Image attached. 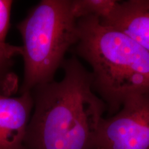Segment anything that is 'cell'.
I'll use <instances>...</instances> for the list:
<instances>
[{
	"mask_svg": "<svg viewBox=\"0 0 149 149\" xmlns=\"http://www.w3.org/2000/svg\"><path fill=\"white\" fill-rule=\"evenodd\" d=\"M64 75L31 91V115L23 149H93L107 110L92 87V76L76 57L61 65Z\"/></svg>",
	"mask_w": 149,
	"mask_h": 149,
	"instance_id": "cell-1",
	"label": "cell"
},
{
	"mask_svg": "<svg viewBox=\"0 0 149 149\" xmlns=\"http://www.w3.org/2000/svg\"><path fill=\"white\" fill-rule=\"evenodd\" d=\"M75 53L92 68V87L114 115L130 97L149 91V52L127 35L88 16L77 20Z\"/></svg>",
	"mask_w": 149,
	"mask_h": 149,
	"instance_id": "cell-2",
	"label": "cell"
},
{
	"mask_svg": "<svg viewBox=\"0 0 149 149\" xmlns=\"http://www.w3.org/2000/svg\"><path fill=\"white\" fill-rule=\"evenodd\" d=\"M72 0H42L16 28L23 45L24 79L20 94L51 82L78 40Z\"/></svg>",
	"mask_w": 149,
	"mask_h": 149,
	"instance_id": "cell-3",
	"label": "cell"
},
{
	"mask_svg": "<svg viewBox=\"0 0 149 149\" xmlns=\"http://www.w3.org/2000/svg\"><path fill=\"white\" fill-rule=\"evenodd\" d=\"M93 149H149V91L128 98L100 122Z\"/></svg>",
	"mask_w": 149,
	"mask_h": 149,
	"instance_id": "cell-4",
	"label": "cell"
},
{
	"mask_svg": "<svg viewBox=\"0 0 149 149\" xmlns=\"http://www.w3.org/2000/svg\"><path fill=\"white\" fill-rule=\"evenodd\" d=\"M33 109L31 92L18 97L0 94V149H23Z\"/></svg>",
	"mask_w": 149,
	"mask_h": 149,
	"instance_id": "cell-5",
	"label": "cell"
},
{
	"mask_svg": "<svg viewBox=\"0 0 149 149\" xmlns=\"http://www.w3.org/2000/svg\"><path fill=\"white\" fill-rule=\"evenodd\" d=\"M100 20L125 33L149 52V0L120 1L110 17Z\"/></svg>",
	"mask_w": 149,
	"mask_h": 149,
	"instance_id": "cell-6",
	"label": "cell"
},
{
	"mask_svg": "<svg viewBox=\"0 0 149 149\" xmlns=\"http://www.w3.org/2000/svg\"><path fill=\"white\" fill-rule=\"evenodd\" d=\"M13 4L12 0H0V94L6 96H13L18 91V77L13 68L15 57L22 54V46L6 41Z\"/></svg>",
	"mask_w": 149,
	"mask_h": 149,
	"instance_id": "cell-7",
	"label": "cell"
},
{
	"mask_svg": "<svg viewBox=\"0 0 149 149\" xmlns=\"http://www.w3.org/2000/svg\"><path fill=\"white\" fill-rule=\"evenodd\" d=\"M119 3L116 0H72L74 14L77 19L88 16L107 19L115 12Z\"/></svg>",
	"mask_w": 149,
	"mask_h": 149,
	"instance_id": "cell-8",
	"label": "cell"
}]
</instances>
